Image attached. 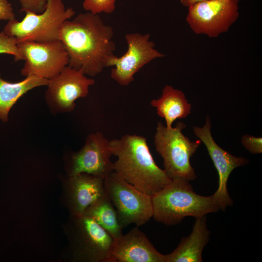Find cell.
<instances>
[{"label":"cell","instance_id":"6da1fadb","mask_svg":"<svg viewBox=\"0 0 262 262\" xmlns=\"http://www.w3.org/2000/svg\"><path fill=\"white\" fill-rule=\"evenodd\" d=\"M113 35V28L99 15L87 12L65 21L59 40L68 54V66L81 70L85 75L95 76L110 66L116 56Z\"/></svg>","mask_w":262,"mask_h":262},{"label":"cell","instance_id":"7a4b0ae2","mask_svg":"<svg viewBox=\"0 0 262 262\" xmlns=\"http://www.w3.org/2000/svg\"><path fill=\"white\" fill-rule=\"evenodd\" d=\"M110 147L117 158L114 171L141 191L151 196L170 182L154 160L145 137L126 134L110 140Z\"/></svg>","mask_w":262,"mask_h":262},{"label":"cell","instance_id":"3957f363","mask_svg":"<svg viewBox=\"0 0 262 262\" xmlns=\"http://www.w3.org/2000/svg\"><path fill=\"white\" fill-rule=\"evenodd\" d=\"M152 217L166 225H174L185 217L196 218L218 211L212 196L196 193L189 181L183 178L171 179L162 190L151 196Z\"/></svg>","mask_w":262,"mask_h":262},{"label":"cell","instance_id":"277c9868","mask_svg":"<svg viewBox=\"0 0 262 262\" xmlns=\"http://www.w3.org/2000/svg\"><path fill=\"white\" fill-rule=\"evenodd\" d=\"M21 21L9 20L4 32L15 38L17 43L23 41L48 42L59 40L60 29L75 15L72 8H66L63 0H47L46 7L41 13L25 12Z\"/></svg>","mask_w":262,"mask_h":262},{"label":"cell","instance_id":"5b68a950","mask_svg":"<svg viewBox=\"0 0 262 262\" xmlns=\"http://www.w3.org/2000/svg\"><path fill=\"white\" fill-rule=\"evenodd\" d=\"M186 127L182 122L168 129L159 122L154 135V145L163 159L164 171L170 179L183 178L189 181L196 178L190 158L201 144L191 141L182 132Z\"/></svg>","mask_w":262,"mask_h":262},{"label":"cell","instance_id":"8992f818","mask_svg":"<svg viewBox=\"0 0 262 262\" xmlns=\"http://www.w3.org/2000/svg\"><path fill=\"white\" fill-rule=\"evenodd\" d=\"M105 191L114 206L122 227L144 225L153 215L151 196L113 171L104 179Z\"/></svg>","mask_w":262,"mask_h":262},{"label":"cell","instance_id":"52a82bcc","mask_svg":"<svg viewBox=\"0 0 262 262\" xmlns=\"http://www.w3.org/2000/svg\"><path fill=\"white\" fill-rule=\"evenodd\" d=\"M239 0H207L188 6L186 20L197 34L217 37L227 32L239 16Z\"/></svg>","mask_w":262,"mask_h":262},{"label":"cell","instance_id":"ba28073f","mask_svg":"<svg viewBox=\"0 0 262 262\" xmlns=\"http://www.w3.org/2000/svg\"><path fill=\"white\" fill-rule=\"evenodd\" d=\"M24 65V76H36L48 80L58 75L68 65V54L60 40L48 42L23 41L17 43Z\"/></svg>","mask_w":262,"mask_h":262},{"label":"cell","instance_id":"9c48e42d","mask_svg":"<svg viewBox=\"0 0 262 262\" xmlns=\"http://www.w3.org/2000/svg\"><path fill=\"white\" fill-rule=\"evenodd\" d=\"M125 38L128 45L127 51L120 57L115 56L110 63L115 67L111 77L118 84L127 86L134 80V75L144 66L152 60L163 58L164 55L155 48L149 33H130Z\"/></svg>","mask_w":262,"mask_h":262},{"label":"cell","instance_id":"30bf717a","mask_svg":"<svg viewBox=\"0 0 262 262\" xmlns=\"http://www.w3.org/2000/svg\"><path fill=\"white\" fill-rule=\"evenodd\" d=\"M94 83L95 80L87 78L81 70L67 66L58 75L48 80L46 101L53 112H71L75 107V101L86 97L90 86Z\"/></svg>","mask_w":262,"mask_h":262},{"label":"cell","instance_id":"8fae6325","mask_svg":"<svg viewBox=\"0 0 262 262\" xmlns=\"http://www.w3.org/2000/svg\"><path fill=\"white\" fill-rule=\"evenodd\" d=\"M211 122L208 116L202 127H194L193 131L205 145L218 174V186L212 197L220 210H225L233 204L227 189L230 174L236 168L248 163L246 159L236 157L221 148L213 140L211 131Z\"/></svg>","mask_w":262,"mask_h":262},{"label":"cell","instance_id":"7c38bea8","mask_svg":"<svg viewBox=\"0 0 262 262\" xmlns=\"http://www.w3.org/2000/svg\"><path fill=\"white\" fill-rule=\"evenodd\" d=\"M112 155L110 141L100 132L91 133L82 147L72 156L70 176L86 173L104 179L114 171Z\"/></svg>","mask_w":262,"mask_h":262},{"label":"cell","instance_id":"4fadbf2b","mask_svg":"<svg viewBox=\"0 0 262 262\" xmlns=\"http://www.w3.org/2000/svg\"><path fill=\"white\" fill-rule=\"evenodd\" d=\"M107 262H165V255L136 226L114 239Z\"/></svg>","mask_w":262,"mask_h":262},{"label":"cell","instance_id":"5bb4252c","mask_svg":"<svg viewBox=\"0 0 262 262\" xmlns=\"http://www.w3.org/2000/svg\"><path fill=\"white\" fill-rule=\"evenodd\" d=\"M79 253L82 257L98 262H107L113 238L91 217L75 214Z\"/></svg>","mask_w":262,"mask_h":262},{"label":"cell","instance_id":"9a60e30c","mask_svg":"<svg viewBox=\"0 0 262 262\" xmlns=\"http://www.w3.org/2000/svg\"><path fill=\"white\" fill-rule=\"evenodd\" d=\"M193 229L171 253L165 255V262H202L203 250L209 241L210 232L206 215L196 218Z\"/></svg>","mask_w":262,"mask_h":262},{"label":"cell","instance_id":"2e32d148","mask_svg":"<svg viewBox=\"0 0 262 262\" xmlns=\"http://www.w3.org/2000/svg\"><path fill=\"white\" fill-rule=\"evenodd\" d=\"M69 190L71 207L74 214L82 215L105 193L104 179L86 173L70 176Z\"/></svg>","mask_w":262,"mask_h":262},{"label":"cell","instance_id":"e0dca14e","mask_svg":"<svg viewBox=\"0 0 262 262\" xmlns=\"http://www.w3.org/2000/svg\"><path fill=\"white\" fill-rule=\"evenodd\" d=\"M150 104L156 108L158 115L165 119L168 129L172 127L174 121L185 118L191 113V105L184 93L168 85L164 87L161 97L153 99Z\"/></svg>","mask_w":262,"mask_h":262},{"label":"cell","instance_id":"ac0fdd59","mask_svg":"<svg viewBox=\"0 0 262 262\" xmlns=\"http://www.w3.org/2000/svg\"><path fill=\"white\" fill-rule=\"evenodd\" d=\"M47 79L30 76L19 82H10L0 75V119L6 122L9 112L18 99L29 91L38 86L46 85Z\"/></svg>","mask_w":262,"mask_h":262},{"label":"cell","instance_id":"d6986e66","mask_svg":"<svg viewBox=\"0 0 262 262\" xmlns=\"http://www.w3.org/2000/svg\"><path fill=\"white\" fill-rule=\"evenodd\" d=\"M83 214L94 220L113 239L122 234V227L116 212L105 192L91 204Z\"/></svg>","mask_w":262,"mask_h":262},{"label":"cell","instance_id":"ffe728a7","mask_svg":"<svg viewBox=\"0 0 262 262\" xmlns=\"http://www.w3.org/2000/svg\"><path fill=\"white\" fill-rule=\"evenodd\" d=\"M116 0H84L83 9L94 14H111L115 10Z\"/></svg>","mask_w":262,"mask_h":262},{"label":"cell","instance_id":"44dd1931","mask_svg":"<svg viewBox=\"0 0 262 262\" xmlns=\"http://www.w3.org/2000/svg\"><path fill=\"white\" fill-rule=\"evenodd\" d=\"M3 53L14 56L15 61L23 60L16 40L7 35L3 31L0 33V54Z\"/></svg>","mask_w":262,"mask_h":262},{"label":"cell","instance_id":"7402d4cb","mask_svg":"<svg viewBox=\"0 0 262 262\" xmlns=\"http://www.w3.org/2000/svg\"><path fill=\"white\" fill-rule=\"evenodd\" d=\"M21 5L20 12H31L35 13L43 12L47 0H18Z\"/></svg>","mask_w":262,"mask_h":262},{"label":"cell","instance_id":"603a6c76","mask_svg":"<svg viewBox=\"0 0 262 262\" xmlns=\"http://www.w3.org/2000/svg\"><path fill=\"white\" fill-rule=\"evenodd\" d=\"M241 141L245 147L251 154H256L262 153V137L245 135L242 136Z\"/></svg>","mask_w":262,"mask_h":262},{"label":"cell","instance_id":"cb8c5ba5","mask_svg":"<svg viewBox=\"0 0 262 262\" xmlns=\"http://www.w3.org/2000/svg\"><path fill=\"white\" fill-rule=\"evenodd\" d=\"M15 18L11 4L7 0H0V20H11Z\"/></svg>","mask_w":262,"mask_h":262},{"label":"cell","instance_id":"d4e9b609","mask_svg":"<svg viewBox=\"0 0 262 262\" xmlns=\"http://www.w3.org/2000/svg\"><path fill=\"white\" fill-rule=\"evenodd\" d=\"M203 0H180V2L181 3V4L184 6H187V7H188L190 5L195 3H196V2H199V1H203Z\"/></svg>","mask_w":262,"mask_h":262}]
</instances>
